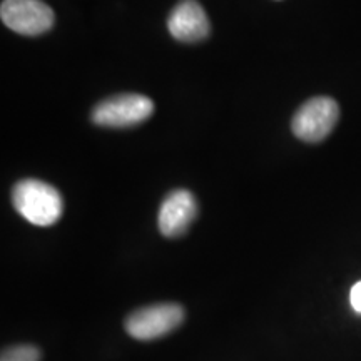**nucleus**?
I'll return each instance as SVG.
<instances>
[{"instance_id": "obj_8", "label": "nucleus", "mask_w": 361, "mask_h": 361, "mask_svg": "<svg viewBox=\"0 0 361 361\" xmlns=\"http://www.w3.org/2000/svg\"><path fill=\"white\" fill-rule=\"evenodd\" d=\"M40 351L32 345H19L4 350L0 361H39Z\"/></svg>"}, {"instance_id": "obj_9", "label": "nucleus", "mask_w": 361, "mask_h": 361, "mask_svg": "<svg viewBox=\"0 0 361 361\" xmlns=\"http://www.w3.org/2000/svg\"><path fill=\"white\" fill-rule=\"evenodd\" d=\"M350 300H351V306H353V310L361 313V281L356 283L355 286L351 288Z\"/></svg>"}, {"instance_id": "obj_6", "label": "nucleus", "mask_w": 361, "mask_h": 361, "mask_svg": "<svg viewBox=\"0 0 361 361\" xmlns=\"http://www.w3.org/2000/svg\"><path fill=\"white\" fill-rule=\"evenodd\" d=\"M196 197L186 189H178V191L168 194V197L162 201L159 216H157V226H159L162 236H183L196 218Z\"/></svg>"}, {"instance_id": "obj_2", "label": "nucleus", "mask_w": 361, "mask_h": 361, "mask_svg": "<svg viewBox=\"0 0 361 361\" xmlns=\"http://www.w3.org/2000/svg\"><path fill=\"white\" fill-rule=\"evenodd\" d=\"M154 112V102L141 94H119L104 99L92 111L94 124L102 128H130L149 119Z\"/></svg>"}, {"instance_id": "obj_1", "label": "nucleus", "mask_w": 361, "mask_h": 361, "mask_svg": "<svg viewBox=\"0 0 361 361\" xmlns=\"http://www.w3.org/2000/svg\"><path fill=\"white\" fill-rule=\"evenodd\" d=\"M12 202L17 213L34 226L56 224L64 211L61 192L39 179L19 180L12 189Z\"/></svg>"}, {"instance_id": "obj_7", "label": "nucleus", "mask_w": 361, "mask_h": 361, "mask_svg": "<svg viewBox=\"0 0 361 361\" xmlns=\"http://www.w3.org/2000/svg\"><path fill=\"white\" fill-rule=\"evenodd\" d=\"M168 29L179 42H200L211 32L209 19L196 0H180L169 13Z\"/></svg>"}, {"instance_id": "obj_3", "label": "nucleus", "mask_w": 361, "mask_h": 361, "mask_svg": "<svg viewBox=\"0 0 361 361\" xmlns=\"http://www.w3.org/2000/svg\"><path fill=\"white\" fill-rule=\"evenodd\" d=\"M184 322L183 306L176 303H159L144 306L126 319V331L135 340H157L169 335Z\"/></svg>"}, {"instance_id": "obj_5", "label": "nucleus", "mask_w": 361, "mask_h": 361, "mask_svg": "<svg viewBox=\"0 0 361 361\" xmlns=\"http://www.w3.org/2000/svg\"><path fill=\"white\" fill-rule=\"evenodd\" d=\"M0 17L8 29L20 35H40L52 29V8L40 0H4Z\"/></svg>"}, {"instance_id": "obj_4", "label": "nucleus", "mask_w": 361, "mask_h": 361, "mask_svg": "<svg viewBox=\"0 0 361 361\" xmlns=\"http://www.w3.org/2000/svg\"><path fill=\"white\" fill-rule=\"evenodd\" d=\"M340 117V107L329 97H314L296 111L291 129L305 142H322L331 134Z\"/></svg>"}]
</instances>
